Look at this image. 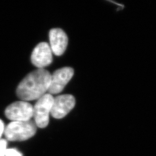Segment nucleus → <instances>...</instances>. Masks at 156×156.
<instances>
[{"label":"nucleus","instance_id":"nucleus-11","mask_svg":"<svg viewBox=\"0 0 156 156\" xmlns=\"http://www.w3.org/2000/svg\"><path fill=\"white\" fill-rule=\"evenodd\" d=\"M4 130H5L4 124L3 123L2 120L0 119V138L1 137L3 133H4Z\"/></svg>","mask_w":156,"mask_h":156},{"label":"nucleus","instance_id":"nucleus-8","mask_svg":"<svg viewBox=\"0 0 156 156\" xmlns=\"http://www.w3.org/2000/svg\"><path fill=\"white\" fill-rule=\"evenodd\" d=\"M50 48L56 56H62L67 49L68 39L61 28H53L49 31Z\"/></svg>","mask_w":156,"mask_h":156},{"label":"nucleus","instance_id":"nucleus-7","mask_svg":"<svg viewBox=\"0 0 156 156\" xmlns=\"http://www.w3.org/2000/svg\"><path fill=\"white\" fill-rule=\"evenodd\" d=\"M33 64L38 69H44L49 66L53 61L52 51L46 42H41L33 51L31 56Z\"/></svg>","mask_w":156,"mask_h":156},{"label":"nucleus","instance_id":"nucleus-1","mask_svg":"<svg viewBox=\"0 0 156 156\" xmlns=\"http://www.w3.org/2000/svg\"><path fill=\"white\" fill-rule=\"evenodd\" d=\"M51 76L45 69H38L28 73L17 87V97L26 102L38 100L48 91Z\"/></svg>","mask_w":156,"mask_h":156},{"label":"nucleus","instance_id":"nucleus-4","mask_svg":"<svg viewBox=\"0 0 156 156\" xmlns=\"http://www.w3.org/2000/svg\"><path fill=\"white\" fill-rule=\"evenodd\" d=\"M5 114L12 122H27L33 117V106L26 101H16L6 108Z\"/></svg>","mask_w":156,"mask_h":156},{"label":"nucleus","instance_id":"nucleus-5","mask_svg":"<svg viewBox=\"0 0 156 156\" xmlns=\"http://www.w3.org/2000/svg\"><path fill=\"white\" fill-rule=\"evenodd\" d=\"M73 69L71 67H64L56 70L51 76L49 94H56L62 92L73 78Z\"/></svg>","mask_w":156,"mask_h":156},{"label":"nucleus","instance_id":"nucleus-6","mask_svg":"<svg viewBox=\"0 0 156 156\" xmlns=\"http://www.w3.org/2000/svg\"><path fill=\"white\" fill-rule=\"evenodd\" d=\"M75 105V99L72 95H58L54 98L50 115L55 119H60L67 116Z\"/></svg>","mask_w":156,"mask_h":156},{"label":"nucleus","instance_id":"nucleus-2","mask_svg":"<svg viewBox=\"0 0 156 156\" xmlns=\"http://www.w3.org/2000/svg\"><path fill=\"white\" fill-rule=\"evenodd\" d=\"M37 132V126L33 122H12L4 130L6 138L11 141H24L32 138Z\"/></svg>","mask_w":156,"mask_h":156},{"label":"nucleus","instance_id":"nucleus-3","mask_svg":"<svg viewBox=\"0 0 156 156\" xmlns=\"http://www.w3.org/2000/svg\"><path fill=\"white\" fill-rule=\"evenodd\" d=\"M53 100L52 95L49 93L45 94L38 100L33 106L35 123L39 128H45L49 124Z\"/></svg>","mask_w":156,"mask_h":156},{"label":"nucleus","instance_id":"nucleus-9","mask_svg":"<svg viewBox=\"0 0 156 156\" xmlns=\"http://www.w3.org/2000/svg\"><path fill=\"white\" fill-rule=\"evenodd\" d=\"M7 142L5 140H0V156H5Z\"/></svg>","mask_w":156,"mask_h":156},{"label":"nucleus","instance_id":"nucleus-10","mask_svg":"<svg viewBox=\"0 0 156 156\" xmlns=\"http://www.w3.org/2000/svg\"><path fill=\"white\" fill-rule=\"evenodd\" d=\"M5 156H22V154L14 149H7L5 152Z\"/></svg>","mask_w":156,"mask_h":156}]
</instances>
